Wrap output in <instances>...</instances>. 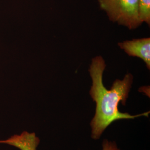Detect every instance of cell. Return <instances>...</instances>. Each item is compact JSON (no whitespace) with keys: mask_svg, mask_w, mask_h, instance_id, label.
<instances>
[{"mask_svg":"<svg viewBox=\"0 0 150 150\" xmlns=\"http://www.w3.org/2000/svg\"><path fill=\"white\" fill-rule=\"evenodd\" d=\"M102 150H120L118 149L117 145L114 141H110L104 139L102 142Z\"/></svg>","mask_w":150,"mask_h":150,"instance_id":"obj_6","label":"cell"},{"mask_svg":"<svg viewBox=\"0 0 150 150\" xmlns=\"http://www.w3.org/2000/svg\"><path fill=\"white\" fill-rule=\"evenodd\" d=\"M98 4L110 20L129 30L136 29L142 23L139 19V0H98Z\"/></svg>","mask_w":150,"mask_h":150,"instance_id":"obj_2","label":"cell"},{"mask_svg":"<svg viewBox=\"0 0 150 150\" xmlns=\"http://www.w3.org/2000/svg\"><path fill=\"white\" fill-rule=\"evenodd\" d=\"M139 19L142 22L150 24V0H139Z\"/></svg>","mask_w":150,"mask_h":150,"instance_id":"obj_5","label":"cell"},{"mask_svg":"<svg viewBox=\"0 0 150 150\" xmlns=\"http://www.w3.org/2000/svg\"><path fill=\"white\" fill-rule=\"evenodd\" d=\"M40 139L35 132L23 131L20 134H14L4 140L0 144H4L16 147L20 150H37Z\"/></svg>","mask_w":150,"mask_h":150,"instance_id":"obj_4","label":"cell"},{"mask_svg":"<svg viewBox=\"0 0 150 150\" xmlns=\"http://www.w3.org/2000/svg\"><path fill=\"white\" fill-rule=\"evenodd\" d=\"M106 67L105 60L101 56L92 59L89 69L92 80L90 95L96 103V111L90 122L91 137L99 139L105 130L115 121L134 119L140 116L148 117L150 111L132 115L119 111L120 102L125 106L133 82V76L128 74L123 80H116L110 90H107L103 83V74Z\"/></svg>","mask_w":150,"mask_h":150,"instance_id":"obj_1","label":"cell"},{"mask_svg":"<svg viewBox=\"0 0 150 150\" xmlns=\"http://www.w3.org/2000/svg\"><path fill=\"white\" fill-rule=\"evenodd\" d=\"M118 45L130 56L137 57L142 59L149 70L150 69V38L134 39L120 42Z\"/></svg>","mask_w":150,"mask_h":150,"instance_id":"obj_3","label":"cell"}]
</instances>
